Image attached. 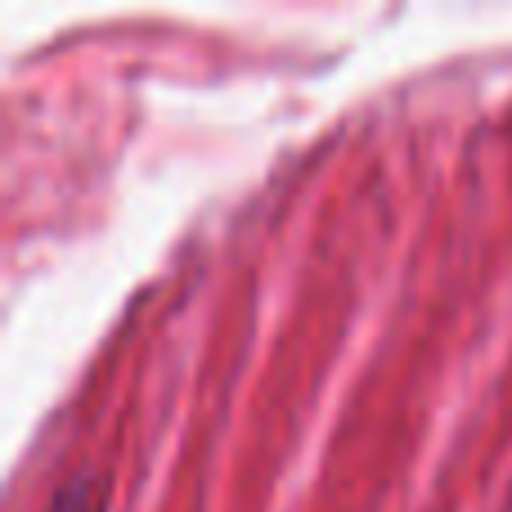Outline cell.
I'll return each mask as SVG.
<instances>
[{
  "instance_id": "cell-1",
  "label": "cell",
  "mask_w": 512,
  "mask_h": 512,
  "mask_svg": "<svg viewBox=\"0 0 512 512\" xmlns=\"http://www.w3.org/2000/svg\"><path fill=\"white\" fill-rule=\"evenodd\" d=\"M54 512H99V504L90 495V486H68L59 495V504H54Z\"/></svg>"
}]
</instances>
